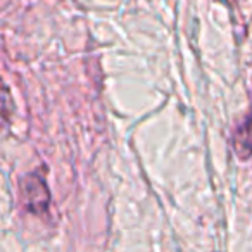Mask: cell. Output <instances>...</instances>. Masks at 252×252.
I'll return each instance as SVG.
<instances>
[{"label":"cell","mask_w":252,"mask_h":252,"mask_svg":"<svg viewBox=\"0 0 252 252\" xmlns=\"http://www.w3.org/2000/svg\"><path fill=\"white\" fill-rule=\"evenodd\" d=\"M23 202L33 214H45L50 206V190L42 171L30 173L21 180Z\"/></svg>","instance_id":"cell-1"},{"label":"cell","mask_w":252,"mask_h":252,"mask_svg":"<svg viewBox=\"0 0 252 252\" xmlns=\"http://www.w3.org/2000/svg\"><path fill=\"white\" fill-rule=\"evenodd\" d=\"M249 125H251V118H245L244 123L237 128L233 137V147L237 156L242 161H247L249 156H251V130H249Z\"/></svg>","instance_id":"cell-2"}]
</instances>
